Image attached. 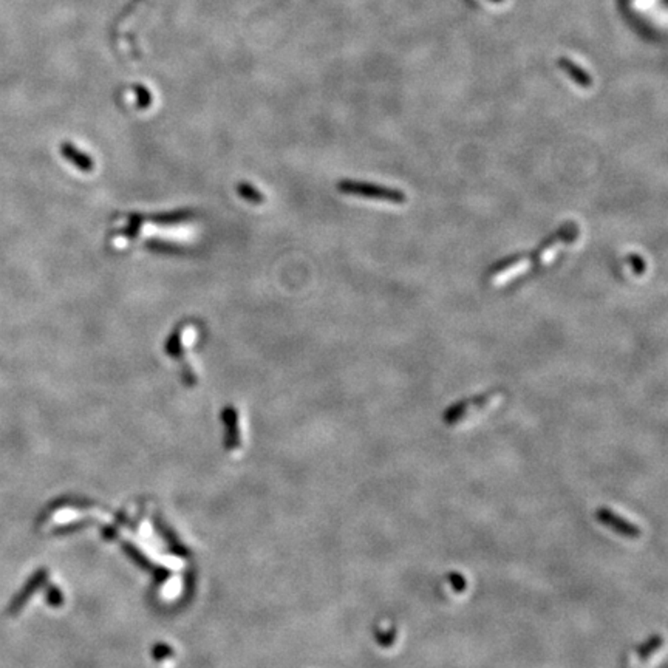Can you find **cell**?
Here are the masks:
<instances>
[{
  "mask_svg": "<svg viewBox=\"0 0 668 668\" xmlns=\"http://www.w3.org/2000/svg\"><path fill=\"white\" fill-rule=\"evenodd\" d=\"M337 191L345 195H353V197L387 201V203H392V205H404L407 201V195L399 189H392V187L365 183V181L342 180L337 183Z\"/></svg>",
  "mask_w": 668,
  "mask_h": 668,
  "instance_id": "7a4b0ae2",
  "label": "cell"
},
{
  "mask_svg": "<svg viewBox=\"0 0 668 668\" xmlns=\"http://www.w3.org/2000/svg\"><path fill=\"white\" fill-rule=\"evenodd\" d=\"M626 262L631 264L633 271H635L637 276H640L645 271V260L637 254H631V255L626 257Z\"/></svg>",
  "mask_w": 668,
  "mask_h": 668,
  "instance_id": "9c48e42d",
  "label": "cell"
},
{
  "mask_svg": "<svg viewBox=\"0 0 668 668\" xmlns=\"http://www.w3.org/2000/svg\"><path fill=\"white\" fill-rule=\"evenodd\" d=\"M61 153L62 155H64L67 159H68V163H72L74 167H78V169L81 172H92L95 170V161H93V158L88 155V153H84L81 152L78 148H76V145H73L72 143H64V144H61Z\"/></svg>",
  "mask_w": 668,
  "mask_h": 668,
  "instance_id": "277c9868",
  "label": "cell"
},
{
  "mask_svg": "<svg viewBox=\"0 0 668 668\" xmlns=\"http://www.w3.org/2000/svg\"><path fill=\"white\" fill-rule=\"evenodd\" d=\"M559 65H560L563 70H565L566 73H569L571 78H573L577 84H580L582 87H589L591 82H593V81H591L589 76L587 74V72H584V70H582V68H579L577 65H574L573 62L565 59V58H562V59L559 61Z\"/></svg>",
  "mask_w": 668,
  "mask_h": 668,
  "instance_id": "8992f818",
  "label": "cell"
},
{
  "mask_svg": "<svg viewBox=\"0 0 668 668\" xmlns=\"http://www.w3.org/2000/svg\"><path fill=\"white\" fill-rule=\"evenodd\" d=\"M495 396H497V392H489V393H484V395H478L477 398L459 401L444 413L443 420H444V422H447V424L461 422L463 418H466L470 413V410H475L473 407H484L493 398H495Z\"/></svg>",
  "mask_w": 668,
  "mask_h": 668,
  "instance_id": "3957f363",
  "label": "cell"
},
{
  "mask_svg": "<svg viewBox=\"0 0 668 668\" xmlns=\"http://www.w3.org/2000/svg\"><path fill=\"white\" fill-rule=\"evenodd\" d=\"M166 353L169 354L170 358L178 359V360H181V358H183L184 348H183V344H181V336H180L178 331L172 333L170 337L167 339V342H166Z\"/></svg>",
  "mask_w": 668,
  "mask_h": 668,
  "instance_id": "ba28073f",
  "label": "cell"
},
{
  "mask_svg": "<svg viewBox=\"0 0 668 668\" xmlns=\"http://www.w3.org/2000/svg\"><path fill=\"white\" fill-rule=\"evenodd\" d=\"M237 192H239V195L243 200H246L253 205H260L264 201L263 193L260 191H257L255 187L249 183H240L237 186Z\"/></svg>",
  "mask_w": 668,
  "mask_h": 668,
  "instance_id": "52a82bcc",
  "label": "cell"
},
{
  "mask_svg": "<svg viewBox=\"0 0 668 668\" xmlns=\"http://www.w3.org/2000/svg\"><path fill=\"white\" fill-rule=\"evenodd\" d=\"M579 237V228H577L574 223H565L562 228L557 229L551 235H548L545 240H543L537 249L531 250V253H520V254H514L509 257H504L500 262L493 263L489 268V276H497L504 273L506 269H509L515 264L518 263H539L541 262V255L548 253L549 249L555 248L560 243H565V245H571V243L577 240Z\"/></svg>",
  "mask_w": 668,
  "mask_h": 668,
  "instance_id": "6da1fadb",
  "label": "cell"
},
{
  "mask_svg": "<svg viewBox=\"0 0 668 668\" xmlns=\"http://www.w3.org/2000/svg\"><path fill=\"white\" fill-rule=\"evenodd\" d=\"M598 518H601L598 521H602L605 526H610L611 529H614L617 534L626 535V537H636V535H639V531L635 526L626 523V521H623V518L617 517L616 514H612L608 509L598 512Z\"/></svg>",
  "mask_w": 668,
  "mask_h": 668,
  "instance_id": "5b68a950",
  "label": "cell"
}]
</instances>
